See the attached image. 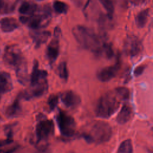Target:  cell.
Masks as SVG:
<instances>
[{
	"instance_id": "1",
	"label": "cell",
	"mask_w": 153,
	"mask_h": 153,
	"mask_svg": "<svg viewBox=\"0 0 153 153\" xmlns=\"http://www.w3.org/2000/svg\"><path fill=\"white\" fill-rule=\"evenodd\" d=\"M72 33L77 42L84 49L100 56L102 44L100 38L91 29L81 25L73 27Z\"/></svg>"
},
{
	"instance_id": "2",
	"label": "cell",
	"mask_w": 153,
	"mask_h": 153,
	"mask_svg": "<svg viewBox=\"0 0 153 153\" xmlns=\"http://www.w3.org/2000/svg\"><path fill=\"white\" fill-rule=\"evenodd\" d=\"M120 99L114 92H108L100 97L96 109V115L101 118H108L118 109Z\"/></svg>"
},
{
	"instance_id": "3",
	"label": "cell",
	"mask_w": 153,
	"mask_h": 153,
	"mask_svg": "<svg viewBox=\"0 0 153 153\" xmlns=\"http://www.w3.org/2000/svg\"><path fill=\"white\" fill-rule=\"evenodd\" d=\"M111 136V127L108 123L102 121L94 123L91 126L89 131L84 135L87 141L97 143L107 142L110 139Z\"/></svg>"
},
{
	"instance_id": "4",
	"label": "cell",
	"mask_w": 153,
	"mask_h": 153,
	"mask_svg": "<svg viewBox=\"0 0 153 153\" xmlns=\"http://www.w3.org/2000/svg\"><path fill=\"white\" fill-rule=\"evenodd\" d=\"M20 20L32 29H38L47 26L51 20V12L48 7H44L40 13L29 16H21Z\"/></svg>"
},
{
	"instance_id": "5",
	"label": "cell",
	"mask_w": 153,
	"mask_h": 153,
	"mask_svg": "<svg viewBox=\"0 0 153 153\" xmlns=\"http://www.w3.org/2000/svg\"><path fill=\"white\" fill-rule=\"evenodd\" d=\"M57 122L62 135L65 137H72L75 134L76 123L71 116L60 111L57 115Z\"/></svg>"
},
{
	"instance_id": "6",
	"label": "cell",
	"mask_w": 153,
	"mask_h": 153,
	"mask_svg": "<svg viewBox=\"0 0 153 153\" xmlns=\"http://www.w3.org/2000/svg\"><path fill=\"white\" fill-rule=\"evenodd\" d=\"M143 50V45L140 39L134 35L127 36L124 44V51L130 57L138 56Z\"/></svg>"
},
{
	"instance_id": "7",
	"label": "cell",
	"mask_w": 153,
	"mask_h": 153,
	"mask_svg": "<svg viewBox=\"0 0 153 153\" xmlns=\"http://www.w3.org/2000/svg\"><path fill=\"white\" fill-rule=\"evenodd\" d=\"M54 130L53 122L50 120L40 121L36 127V134L38 142H42L53 135Z\"/></svg>"
},
{
	"instance_id": "8",
	"label": "cell",
	"mask_w": 153,
	"mask_h": 153,
	"mask_svg": "<svg viewBox=\"0 0 153 153\" xmlns=\"http://www.w3.org/2000/svg\"><path fill=\"white\" fill-rule=\"evenodd\" d=\"M61 35V29L59 27H55L54 38L49 43L46 51V55L50 63H53L58 57L59 54V39Z\"/></svg>"
},
{
	"instance_id": "9",
	"label": "cell",
	"mask_w": 153,
	"mask_h": 153,
	"mask_svg": "<svg viewBox=\"0 0 153 153\" xmlns=\"http://www.w3.org/2000/svg\"><path fill=\"white\" fill-rule=\"evenodd\" d=\"M24 59L20 50L16 46H8L6 48L4 55L5 63L16 68Z\"/></svg>"
},
{
	"instance_id": "10",
	"label": "cell",
	"mask_w": 153,
	"mask_h": 153,
	"mask_svg": "<svg viewBox=\"0 0 153 153\" xmlns=\"http://www.w3.org/2000/svg\"><path fill=\"white\" fill-rule=\"evenodd\" d=\"M121 60L120 57L117 56L115 63L112 66H109L102 69L97 75L98 79L102 82H107L115 77L120 69Z\"/></svg>"
},
{
	"instance_id": "11",
	"label": "cell",
	"mask_w": 153,
	"mask_h": 153,
	"mask_svg": "<svg viewBox=\"0 0 153 153\" xmlns=\"http://www.w3.org/2000/svg\"><path fill=\"white\" fill-rule=\"evenodd\" d=\"M48 88V85L47 79L42 80L36 84L32 85V88L30 90L25 92L23 96L27 99L41 97L46 94Z\"/></svg>"
},
{
	"instance_id": "12",
	"label": "cell",
	"mask_w": 153,
	"mask_h": 153,
	"mask_svg": "<svg viewBox=\"0 0 153 153\" xmlns=\"http://www.w3.org/2000/svg\"><path fill=\"white\" fill-rule=\"evenodd\" d=\"M60 99L63 105L70 109L76 108L81 103L80 97L71 90H67L63 92L60 95Z\"/></svg>"
},
{
	"instance_id": "13",
	"label": "cell",
	"mask_w": 153,
	"mask_h": 153,
	"mask_svg": "<svg viewBox=\"0 0 153 153\" xmlns=\"http://www.w3.org/2000/svg\"><path fill=\"white\" fill-rule=\"evenodd\" d=\"M47 71L44 70H40L39 69V63L37 60H35L30 76L31 85H35L39 81L45 79L46 77L47 76Z\"/></svg>"
},
{
	"instance_id": "14",
	"label": "cell",
	"mask_w": 153,
	"mask_h": 153,
	"mask_svg": "<svg viewBox=\"0 0 153 153\" xmlns=\"http://www.w3.org/2000/svg\"><path fill=\"white\" fill-rule=\"evenodd\" d=\"M133 115V110L128 103H125L122 106L117 117V121L118 124H124L127 123Z\"/></svg>"
},
{
	"instance_id": "15",
	"label": "cell",
	"mask_w": 153,
	"mask_h": 153,
	"mask_svg": "<svg viewBox=\"0 0 153 153\" xmlns=\"http://www.w3.org/2000/svg\"><path fill=\"white\" fill-rule=\"evenodd\" d=\"M16 69L18 81L22 84H26L28 81V74L27 64L25 59L16 67Z\"/></svg>"
},
{
	"instance_id": "16",
	"label": "cell",
	"mask_w": 153,
	"mask_h": 153,
	"mask_svg": "<svg viewBox=\"0 0 153 153\" xmlns=\"http://www.w3.org/2000/svg\"><path fill=\"white\" fill-rule=\"evenodd\" d=\"M50 31H34L30 33V36L35 44L36 48H38L41 45L44 44L51 36Z\"/></svg>"
},
{
	"instance_id": "17",
	"label": "cell",
	"mask_w": 153,
	"mask_h": 153,
	"mask_svg": "<svg viewBox=\"0 0 153 153\" xmlns=\"http://www.w3.org/2000/svg\"><path fill=\"white\" fill-rule=\"evenodd\" d=\"M18 22L12 17H5L0 20V27L4 32H10L19 27Z\"/></svg>"
},
{
	"instance_id": "18",
	"label": "cell",
	"mask_w": 153,
	"mask_h": 153,
	"mask_svg": "<svg viewBox=\"0 0 153 153\" xmlns=\"http://www.w3.org/2000/svg\"><path fill=\"white\" fill-rule=\"evenodd\" d=\"M13 89V83L10 74L5 72H0V92L6 93Z\"/></svg>"
},
{
	"instance_id": "19",
	"label": "cell",
	"mask_w": 153,
	"mask_h": 153,
	"mask_svg": "<svg viewBox=\"0 0 153 153\" xmlns=\"http://www.w3.org/2000/svg\"><path fill=\"white\" fill-rule=\"evenodd\" d=\"M149 11V8H146L139 12L136 16L135 23L137 27L142 28L145 27L148 22Z\"/></svg>"
},
{
	"instance_id": "20",
	"label": "cell",
	"mask_w": 153,
	"mask_h": 153,
	"mask_svg": "<svg viewBox=\"0 0 153 153\" xmlns=\"http://www.w3.org/2000/svg\"><path fill=\"white\" fill-rule=\"evenodd\" d=\"M22 111L20 104V96L17 97L13 103L6 109V115L9 117H15L20 114Z\"/></svg>"
},
{
	"instance_id": "21",
	"label": "cell",
	"mask_w": 153,
	"mask_h": 153,
	"mask_svg": "<svg viewBox=\"0 0 153 153\" xmlns=\"http://www.w3.org/2000/svg\"><path fill=\"white\" fill-rule=\"evenodd\" d=\"M38 9V7L36 4L32 2L25 1L20 6L19 8V11L21 14H29L30 16L35 14Z\"/></svg>"
},
{
	"instance_id": "22",
	"label": "cell",
	"mask_w": 153,
	"mask_h": 153,
	"mask_svg": "<svg viewBox=\"0 0 153 153\" xmlns=\"http://www.w3.org/2000/svg\"><path fill=\"white\" fill-rule=\"evenodd\" d=\"M57 75L61 79H62L65 81H66L68 80L69 76V72L66 62L64 61L60 63L57 67Z\"/></svg>"
},
{
	"instance_id": "23",
	"label": "cell",
	"mask_w": 153,
	"mask_h": 153,
	"mask_svg": "<svg viewBox=\"0 0 153 153\" xmlns=\"http://www.w3.org/2000/svg\"><path fill=\"white\" fill-rule=\"evenodd\" d=\"M101 55H103L108 59H111L114 57V52L110 43L103 42L102 44L100 56Z\"/></svg>"
},
{
	"instance_id": "24",
	"label": "cell",
	"mask_w": 153,
	"mask_h": 153,
	"mask_svg": "<svg viewBox=\"0 0 153 153\" xmlns=\"http://www.w3.org/2000/svg\"><path fill=\"white\" fill-rule=\"evenodd\" d=\"M102 6L107 11V16L111 19H113L114 12V5L112 0H99Z\"/></svg>"
},
{
	"instance_id": "25",
	"label": "cell",
	"mask_w": 153,
	"mask_h": 153,
	"mask_svg": "<svg viewBox=\"0 0 153 153\" xmlns=\"http://www.w3.org/2000/svg\"><path fill=\"white\" fill-rule=\"evenodd\" d=\"M117 153H133V145L130 139H126L121 142Z\"/></svg>"
},
{
	"instance_id": "26",
	"label": "cell",
	"mask_w": 153,
	"mask_h": 153,
	"mask_svg": "<svg viewBox=\"0 0 153 153\" xmlns=\"http://www.w3.org/2000/svg\"><path fill=\"white\" fill-rule=\"evenodd\" d=\"M53 8L58 14H66L69 9V6L65 2L57 0L53 3Z\"/></svg>"
},
{
	"instance_id": "27",
	"label": "cell",
	"mask_w": 153,
	"mask_h": 153,
	"mask_svg": "<svg viewBox=\"0 0 153 153\" xmlns=\"http://www.w3.org/2000/svg\"><path fill=\"white\" fill-rule=\"evenodd\" d=\"M114 93L120 100H126L129 99L130 91L125 87H118L115 89Z\"/></svg>"
},
{
	"instance_id": "28",
	"label": "cell",
	"mask_w": 153,
	"mask_h": 153,
	"mask_svg": "<svg viewBox=\"0 0 153 153\" xmlns=\"http://www.w3.org/2000/svg\"><path fill=\"white\" fill-rule=\"evenodd\" d=\"M14 10L13 5H11L9 0H0V13H7Z\"/></svg>"
},
{
	"instance_id": "29",
	"label": "cell",
	"mask_w": 153,
	"mask_h": 153,
	"mask_svg": "<svg viewBox=\"0 0 153 153\" xmlns=\"http://www.w3.org/2000/svg\"><path fill=\"white\" fill-rule=\"evenodd\" d=\"M58 100H59L58 96L56 94H51L49 97L48 99V105L49 106V108L51 110H53L56 108V105L58 103Z\"/></svg>"
},
{
	"instance_id": "30",
	"label": "cell",
	"mask_w": 153,
	"mask_h": 153,
	"mask_svg": "<svg viewBox=\"0 0 153 153\" xmlns=\"http://www.w3.org/2000/svg\"><path fill=\"white\" fill-rule=\"evenodd\" d=\"M146 67H147L146 65H141L140 66H137L134 71V75L136 77L140 76L143 72V71H145Z\"/></svg>"
},
{
	"instance_id": "31",
	"label": "cell",
	"mask_w": 153,
	"mask_h": 153,
	"mask_svg": "<svg viewBox=\"0 0 153 153\" xmlns=\"http://www.w3.org/2000/svg\"><path fill=\"white\" fill-rule=\"evenodd\" d=\"M116 4L123 8H126L127 7V0H114Z\"/></svg>"
},
{
	"instance_id": "32",
	"label": "cell",
	"mask_w": 153,
	"mask_h": 153,
	"mask_svg": "<svg viewBox=\"0 0 153 153\" xmlns=\"http://www.w3.org/2000/svg\"><path fill=\"white\" fill-rule=\"evenodd\" d=\"M16 146H13L8 148L0 149V153H13L16 149Z\"/></svg>"
},
{
	"instance_id": "33",
	"label": "cell",
	"mask_w": 153,
	"mask_h": 153,
	"mask_svg": "<svg viewBox=\"0 0 153 153\" xmlns=\"http://www.w3.org/2000/svg\"><path fill=\"white\" fill-rule=\"evenodd\" d=\"M13 141V140L11 139H8L7 138L6 139H0V147L1 146H4L7 144H9L10 143H11Z\"/></svg>"
},
{
	"instance_id": "34",
	"label": "cell",
	"mask_w": 153,
	"mask_h": 153,
	"mask_svg": "<svg viewBox=\"0 0 153 153\" xmlns=\"http://www.w3.org/2000/svg\"><path fill=\"white\" fill-rule=\"evenodd\" d=\"M130 2L135 5H140L143 4L146 0H130Z\"/></svg>"
},
{
	"instance_id": "35",
	"label": "cell",
	"mask_w": 153,
	"mask_h": 153,
	"mask_svg": "<svg viewBox=\"0 0 153 153\" xmlns=\"http://www.w3.org/2000/svg\"><path fill=\"white\" fill-rule=\"evenodd\" d=\"M20 0H16V1H15V2L13 4V7H14V8H15V7H16V4L18 3V2L19 1H20Z\"/></svg>"
},
{
	"instance_id": "36",
	"label": "cell",
	"mask_w": 153,
	"mask_h": 153,
	"mask_svg": "<svg viewBox=\"0 0 153 153\" xmlns=\"http://www.w3.org/2000/svg\"><path fill=\"white\" fill-rule=\"evenodd\" d=\"M1 92H0V100H1Z\"/></svg>"
},
{
	"instance_id": "37",
	"label": "cell",
	"mask_w": 153,
	"mask_h": 153,
	"mask_svg": "<svg viewBox=\"0 0 153 153\" xmlns=\"http://www.w3.org/2000/svg\"><path fill=\"white\" fill-rule=\"evenodd\" d=\"M39 1H42V0H39Z\"/></svg>"
}]
</instances>
